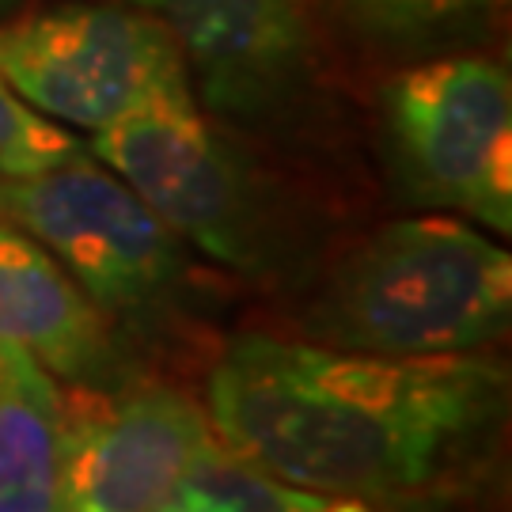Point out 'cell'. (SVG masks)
Masks as SVG:
<instances>
[{
    "mask_svg": "<svg viewBox=\"0 0 512 512\" xmlns=\"http://www.w3.org/2000/svg\"><path fill=\"white\" fill-rule=\"evenodd\" d=\"M486 353L376 357L247 334L209 376L217 440L266 475L330 497H395L444 471L505 410Z\"/></svg>",
    "mask_w": 512,
    "mask_h": 512,
    "instance_id": "obj_1",
    "label": "cell"
},
{
    "mask_svg": "<svg viewBox=\"0 0 512 512\" xmlns=\"http://www.w3.org/2000/svg\"><path fill=\"white\" fill-rule=\"evenodd\" d=\"M512 319V258L456 217L395 220L357 243L304 315L315 346L376 357L475 353Z\"/></svg>",
    "mask_w": 512,
    "mask_h": 512,
    "instance_id": "obj_2",
    "label": "cell"
},
{
    "mask_svg": "<svg viewBox=\"0 0 512 512\" xmlns=\"http://www.w3.org/2000/svg\"><path fill=\"white\" fill-rule=\"evenodd\" d=\"M88 152L183 243L220 266L247 277H274L289 266L293 239L277 194L205 122L190 80L160 88L92 133Z\"/></svg>",
    "mask_w": 512,
    "mask_h": 512,
    "instance_id": "obj_3",
    "label": "cell"
},
{
    "mask_svg": "<svg viewBox=\"0 0 512 512\" xmlns=\"http://www.w3.org/2000/svg\"><path fill=\"white\" fill-rule=\"evenodd\" d=\"M0 220L42 243L103 315L164 323L190 289L183 239L88 152L0 179Z\"/></svg>",
    "mask_w": 512,
    "mask_h": 512,
    "instance_id": "obj_4",
    "label": "cell"
},
{
    "mask_svg": "<svg viewBox=\"0 0 512 512\" xmlns=\"http://www.w3.org/2000/svg\"><path fill=\"white\" fill-rule=\"evenodd\" d=\"M387 129L410 198L512 232V84L494 57H433L391 76Z\"/></svg>",
    "mask_w": 512,
    "mask_h": 512,
    "instance_id": "obj_5",
    "label": "cell"
},
{
    "mask_svg": "<svg viewBox=\"0 0 512 512\" xmlns=\"http://www.w3.org/2000/svg\"><path fill=\"white\" fill-rule=\"evenodd\" d=\"M0 76L54 122L99 133L190 80L179 42L141 8L61 4L0 27Z\"/></svg>",
    "mask_w": 512,
    "mask_h": 512,
    "instance_id": "obj_6",
    "label": "cell"
},
{
    "mask_svg": "<svg viewBox=\"0 0 512 512\" xmlns=\"http://www.w3.org/2000/svg\"><path fill=\"white\" fill-rule=\"evenodd\" d=\"M69 512H160L217 444L209 414L164 384L61 403Z\"/></svg>",
    "mask_w": 512,
    "mask_h": 512,
    "instance_id": "obj_7",
    "label": "cell"
},
{
    "mask_svg": "<svg viewBox=\"0 0 512 512\" xmlns=\"http://www.w3.org/2000/svg\"><path fill=\"white\" fill-rule=\"evenodd\" d=\"M179 42L209 110L262 122L308 95L315 38L304 0H129ZM190 80V84H194Z\"/></svg>",
    "mask_w": 512,
    "mask_h": 512,
    "instance_id": "obj_8",
    "label": "cell"
},
{
    "mask_svg": "<svg viewBox=\"0 0 512 512\" xmlns=\"http://www.w3.org/2000/svg\"><path fill=\"white\" fill-rule=\"evenodd\" d=\"M0 346H19L54 380L99 387L118 346L107 315L42 243L0 220Z\"/></svg>",
    "mask_w": 512,
    "mask_h": 512,
    "instance_id": "obj_9",
    "label": "cell"
},
{
    "mask_svg": "<svg viewBox=\"0 0 512 512\" xmlns=\"http://www.w3.org/2000/svg\"><path fill=\"white\" fill-rule=\"evenodd\" d=\"M61 403L27 349L0 346V512H69Z\"/></svg>",
    "mask_w": 512,
    "mask_h": 512,
    "instance_id": "obj_10",
    "label": "cell"
},
{
    "mask_svg": "<svg viewBox=\"0 0 512 512\" xmlns=\"http://www.w3.org/2000/svg\"><path fill=\"white\" fill-rule=\"evenodd\" d=\"M349 27L380 46L425 54L478 35L497 0H330Z\"/></svg>",
    "mask_w": 512,
    "mask_h": 512,
    "instance_id": "obj_11",
    "label": "cell"
},
{
    "mask_svg": "<svg viewBox=\"0 0 512 512\" xmlns=\"http://www.w3.org/2000/svg\"><path fill=\"white\" fill-rule=\"evenodd\" d=\"M308 497L311 490L258 471L217 440L160 512H300Z\"/></svg>",
    "mask_w": 512,
    "mask_h": 512,
    "instance_id": "obj_12",
    "label": "cell"
},
{
    "mask_svg": "<svg viewBox=\"0 0 512 512\" xmlns=\"http://www.w3.org/2000/svg\"><path fill=\"white\" fill-rule=\"evenodd\" d=\"M84 152L80 141L54 118H46L27 99L12 92V84L0 76V179H27L38 171L73 160Z\"/></svg>",
    "mask_w": 512,
    "mask_h": 512,
    "instance_id": "obj_13",
    "label": "cell"
},
{
    "mask_svg": "<svg viewBox=\"0 0 512 512\" xmlns=\"http://www.w3.org/2000/svg\"><path fill=\"white\" fill-rule=\"evenodd\" d=\"M12 4H16V0H0V12H8V8H12Z\"/></svg>",
    "mask_w": 512,
    "mask_h": 512,
    "instance_id": "obj_14",
    "label": "cell"
}]
</instances>
